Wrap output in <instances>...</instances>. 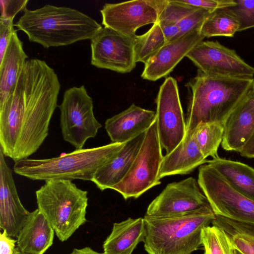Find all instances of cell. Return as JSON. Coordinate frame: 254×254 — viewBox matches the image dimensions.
Here are the masks:
<instances>
[{"mask_svg": "<svg viewBox=\"0 0 254 254\" xmlns=\"http://www.w3.org/2000/svg\"><path fill=\"white\" fill-rule=\"evenodd\" d=\"M156 121L146 131L144 138L129 170L118 184L112 188L125 199L137 198L161 184L158 177L163 158Z\"/></svg>", "mask_w": 254, "mask_h": 254, "instance_id": "7", "label": "cell"}, {"mask_svg": "<svg viewBox=\"0 0 254 254\" xmlns=\"http://www.w3.org/2000/svg\"><path fill=\"white\" fill-rule=\"evenodd\" d=\"M235 254H243L242 253L239 252V251L235 249Z\"/></svg>", "mask_w": 254, "mask_h": 254, "instance_id": "40", "label": "cell"}, {"mask_svg": "<svg viewBox=\"0 0 254 254\" xmlns=\"http://www.w3.org/2000/svg\"><path fill=\"white\" fill-rule=\"evenodd\" d=\"M197 182L215 215L254 223V201L235 190L213 168L207 164L200 166Z\"/></svg>", "mask_w": 254, "mask_h": 254, "instance_id": "9", "label": "cell"}, {"mask_svg": "<svg viewBox=\"0 0 254 254\" xmlns=\"http://www.w3.org/2000/svg\"><path fill=\"white\" fill-rule=\"evenodd\" d=\"M156 104L160 142L168 154L181 142L186 132V123L175 78L168 77L165 79L160 87Z\"/></svg>", "mask_w": 254, "mask_h": 254, "instance_id": "11", "label": "cell"}, {"mask_svg": "<svg viewBox=\"0 0 254 254\" xmlns=\"http://www.w3.org/2000/svg\"><path fill=\"white\" fill-rule=\"evenodd\" d=\"M211 12L205 9L197 8L187 15L179 24V32L176 38L194 29L201 27L203 22Z\"/></svg>", "mask_w": 254, "mask_h": 254, "instance_id": "32", "label": "cell"}, {"mask_svg": "<svg viewBox=\"0 0 254 254\" xmlns=\"http://www.w3.org/2000/svg\"><path fill=\"white\" fill-rule=\"evenodd\" d=\"M61 89L58 76L47 63L27 60L18 79L0 106V149L15 162L28 158L48 135Z\"/></svg>", "mask_w": 254, "mask_h": 254, "instance_id": "1", "label": "cell"}, {"mask_svg": "<svg viewBox=\"0 0 254 254\" xmlns=\"http://www.w3.org/2000/svg\"><path fill=\"white\" fill-rule=\"evenodd\" d=\"M204 254H207L206 252H204Z\"/></svg>", "mask_w": 254, "mask_h": 254, "instance_id": "41", "label": "cell"}, {"mask_svg": "<svg viewBox=\"0 0 254 254\" xmlns=\"http://www.w3.org/2000/svg\"><path fill=\"white\" fill-rule=\"evenodd\" d=\"M224 124L205 123L199 124L193 131L195 142L203 156L213 159L219 158L218 147L222 141Z\"/></svg>", "mask_w": 254, "mask_h": 254, "instance_id": "27", "label": "cell"}, {"mask_svg": "<svg viewBox=\"0 0 254 254\" xmlns=\"http://www.w3.org/2000/svg\"><path fill=\"white\" fill-rule=\"evenodd\" d=\"M200 189L197 181L192 177L169 184L150 203L145 215L173 217L210 206Z\"/></svg>", "mask_w": 254, "mask_h": 254, "instance_id": "14", "label": "cell"}, {"mask_svg": "<svg viewBox=\"0 0 254 254\" xmlns=\"http://www.w3.org/2000/svg\"><path fill=\"white\" fill-rule=\"evenodd\" d=\"M13 20H0V61L2 59L11 36L15 31Z\"/></svg>", "mask_w": 254, "mask_h": 254, "instance_id": "35", "label": "cell"}, {"mask_svg": "<svg viewBox=\"0 0 254 254\" xmlns=\"http://www.w3.org/2000/svg\"><path fill=\"white\" fill-rule=\"evenodd\" d=\"M20 254H23L21 253L20 252Z\"/></svg>", "mask_w": 254, "mask_h": 254, "instance_id": "42", "label": "cell"}, {"mask_svg": "<svg viewBox=\"0 0 254 254\" xmlns=\"http://www.w3.org/2000/svg\"><path fill=\"white\" fill-rule=\"evenodd\" d=\"M13 254H20V251L17 247L14 250Z\"/></svg>", "mask_w": 254, "mask_h": 254, "instance_id": "39", "label": "cell"}, {"mask_svg": "<svg viewBox=\"0 0 254 254\" xmlns=\"http://www.w3.org/2000/svg\"><path fill=\"white\" fill-rule=\"evenodd\" d=\"M145 226L143 218H131L114 223L111 234L104 241V254H131L144 241Z\"/></svg>", "mask_w": 254, "mask_h": 254, "instance_id": "22", "label": "cell"}, {"mask_svg": "<svg viewBox=\"0 0 254 254\" xmlns=\"http://www.w3.org/2000/svg\"><path fill=\"white\" fill-rule=\"evenodd\" d=\"M28 2V0H0V20H13L18 12L27 9Z\"/></svg>", "mask_w": 254, "mask_h": 254, "instance_id": "33", "label": "cell"}, {"mask_svg": "<svg viewBox=\"0 0 254 254\" xmlns=\"http://www.w3.org/2000/svg\"><path fill=\"white\" fill-rule=\"evenodd\" d=\"M200 28H196L167 42L146 64L141 77L156 81L168 75L178 64L199 42L204 39Z\"/></svg>", "mask_w": 254, "mask_h": 254, "instance_id": "16", "label": "cell"}, {"mask_svg": "<svg viewBox=\"0 0 254 254\" xmlns=\"http://www.w3.org/2000/svg\"><path fill=\"white\" fill-rule=\"evenodd\" d=\"M239 28V21L227 7L211 12L203 22L200 28L204 37L215 36L233 37Z\"/></svg>", "mask_w": 254, "mask_h": 254, "instance_id": "26", "label": "cell"}, {"mask_svg": "<svg viewBox=\"0 0 254 254\" xmlns=\"http://www.w3.org/2000/svg\"><path fill=\"white\" fill-rule=\"evenodd\" d=\"M235 4L228 7L237 18L238 32L254 27V0H234Z\"/></svg>", "mask_w": 254, "mask_h": 254, "instance_id": "31", "label": "cell"}, {"mask_svg": "<svg viewBox=\"0 0 254 254\" xmlns=\"http://www.w3.org/2000/svg\"><path fill=\"white\" fill-rule=\"evenodd\" d=\"M215 216L210 206L173 217L144 215V249L148 254H190L202 245V230Z\"/></svg>", "mask_w": 254, "mask_h": 254, "instance_id": "5", "label": "cell"}, {"mask_svg": "<svg viewBox=\"0 0 254 254\" xmlns=\"http://www.w3.org/2000/svg\"><path fill=\"white\" fill-rule=\"evenodd\" d=\"M224 127L222 147L239 152L254 130V86L228 116Z\"/></svg>", "mask_w": 254, "mask_h": 254, "instance_id": "17", "label": "cell"}, {"mask_svg": "<svg viewBox=\"0 0 254 254\" xmlns=\"http://www.w3.org/2000/svg\"><path fill=\"white\" fill-rule=\"evenodd\" d=\"M59 108L63 138L76 149L83 148L102 127L94 116L93 100L84 85L66 90Z\"/></svg>", "mask_w": 254, "mask_h": 254, "instance_id": "8", "label": "cell"}, {"mask_svg": "<svg viewBox=\"0 0 254 254\" xmlns=\"http://www.w3.org/2000/svg\"><path fill=\"white\" fill-rule=\"evenodd\" d=\"M156 119L155 112L132 104L125 110L108 119L105 128L112 143H125L145 132Z\"/></svg>", "mask_w": 254, "mask_h": 254, "instance_id": "18", "label": "cell"}, {"mask_svg": "<svg viewBox=\"0 0 254 254\" xmlns=\"http://www.w3.org/2000/svg\"><path fill=\"white\" fill-rule=\"evenodd\" d=\"M212 224L224 231L235 249L243 254H254V223L215 215Z\"/></svg>", "mask_w": 254, "mask_h": 254, "instance_id": "25", "label": "cell"}, {"mask_svg": "<svg viewBox=\"0 0 254 254\" xmlns=\"http://www.w3.org/2000/svg\"><path fill=\"white\" fill-rule=\"evenodd\" d=\"M168 0H133L105 3L100 10L102 24L125 35L135 38L140 27L157 22Z\"/></svg>", "mask_w": 254, "mask_h": 254, "instance_id": "10", "label": "cell"}, {"mask_svg": "<svg viewBox=\"0 0 254 254\" xmlns=\"http://www.w3.org/2000/svg\"><path fill=\"white\" fill-rule=\"evenodd\" d=\"M38 209L62 242L87 221L88 192L68 180H52L35 192Z\"/></svg>", "mask_w": 254, "mask_h": 254, "instance_id": "6", "label": "cell"}, {"mask_svg": "<svg viewBox=\"0 0 254 254\" xmlns=\"http://www.w3.org/2000/svg\"><path fill=\"white\" fill-rule=\"evenodd\" d=\"M182 3L198 8L213 12L218 9L228 7L235 4L234 0H179Z\"/></svg>", "mask_w": 254, "mask_h": 254, "instance_id": "34", "label": "cell"}, {"mask_svg": "<svg viewBox=\"0 0 254 254\" xmlns=\"http://www.w3.org/2000/svg\"><path fill=\"white\" fill-rule=\"evenodd\" d=\"M196 8L179 0H168L157 20L167 42L176 38L179 32L180 22Z\"/></svg>", "mask_w": 254, "mask_h": 254, "instance_id": "29", "label": "cell"}, {"mask_svg": "<svg viewBox=\"0 0 254 254\" xmlns=\"http://www.w3.org/2000/svg\"><path fill=\"white\" fill-rule=\"evenodd\" d=\"M192 134L186 132L178 146L163 156L158 175L160 180L168 176L190 174L197 167L207 163Z\"/></svg>", "mask_w": 254, "mask_h": 254, "instance_id": "20", "label": "cell"}, {"mask_svg": "<svg viewBox=\"0 0 254 254\" xmlns=\"http://www.w3.org/2000/svg\"><path fill=\"white\" fill-rule=\"evenodd\" d=\"M201 242L207 254H235L229 238L220 227L212 225L203 228Z\"/></svg>", "mask_w": 254, "mask_h": 254, "instance_id": "30", "label": "cell"}, {"mask_svg": "<svg viewBox=\"0 0 254 254\" xmlns=\"http://www.w3.org/2000/svg\"><path fill=\"white\" fill-rule=\"evenodd\" d=\"M70 254H104L98 253L89 247H86L82 249H74Z\"/></svg>", "mask_w": 254, "mask_h": 254, "instance_id": "38", "label": "cell"}, {"mask_svg": "<svg viewBox=\"0 0 254 254\" xmlns=\"http://www.w3.org/2000/svg\"><path fill=\"white\" fill-rule=\"evenodd\" d=\"M238 191L254 201V168L240 162L221 158L207 160Z\"/></svg>", "mask_w": 254, "mask_h": 254, "instance_id": "24", "label": "cell"}, {"mask_svg": "<svg viewBox=\"0 0 254 254\" xmlns=\"http://www.w3.org/2000/svg\"><path fill=\"white\" fill-rule=\"evenodd\" d=\"M189 91L186 132H193L200 123L225 121L254 86V78L197 74L187 83Z\"/></svg>", "mask_w": 254, "mask_h": 254, "instance_id": "2", "label": "cell"}, {"mask_svg": "<svg viewBox=\"0 0 254 254\" xmlns=\"http://www.w3.org/2000/svg\"><path fill=\"white\" fill-rule=\"evenodd\" d=\"M134 38L104 27L91 40V64L97 68L130 72L135 66Z\"/></svg>", "mask_w": 254, "mask_h": 254, "instance_id": "13", "label": "cell"}, {"mask_svg": "<svg viewBox=\"0 0 254 254\" xmlns=\"http://www.w3.org/2000/svg\"><path fill=\"white\" fill-rule=\"evenodd\" d=\"M14 26L24 32L30 42L45 48L91 40L103 28L78 10L49 4L34 10L26 9Z\"/></svg>", "mask_w": 254, "mask_h": 254, "instance_id": "3", "label": "cell"}, {"mask_svg": "<svg viewBox=\"0 0 254 254\" xmlns=\"http://www.w3.org/2000/svg\"><path fill=\"white\" fill-rule=\"evenodd\" d=\"M145 132L127 141L115 156L96 172L92 182L101 190L111 189L123 180L138 154Z\"/></svg>", "mask_w": 254, "mask_h": 254, "instance_id": "19", "label": "cell"}, {"mask_svg": "<svg viewBox=\"0 0 254 254\" xmlns=\"http://www.w3.org/2000/svg\"><path fill=\"white\" fill-rule=\"evenodd\" d=\"M17 240L9 236L5 231L0 234V254H13Z\"/></svg>", "mask_w": 254, "mask_h": 254, "instance_id": "36", "label": "cell"}, {"mask_svg": "<svg viewBox=\"0 0 254 254\" xmlns=\"http://www.w3.org/2000/svg\"><path fill=\"white\" fill-rule=\"evenodd\" d=\"M239 153L243 157L254 158V130L251 136Z\"/></svg>", "mask_w": 254, "mask_h": 254, "instance_id": "37", "label": "cell"}, {"mask_svg": "<svg viewBox=\"0 0 254 254\" xmlns=\"http://www.w3.org/2000/svg\"><path fill=\"white\" fill-rule=\"evenodd\" d=\"M29 212L19 197L12 171L7 164L0 149V227L12 238H17Z\"/></svg>", "mask_w": 254, "mask_h": 254, "instance_id": "15", "label": "cell"}, {"mask_svg": "<svg viewBox=\"0 0 254 254\" xmlns=\"http://www.w3.org/2000/svg\"><path fill=\"white\" fill-rule=\"evenodd\" d=\"M125 143L75 149L48 159L27 158L15 162L13 171L32 180L78 179L92 182L98 169L110 161Z\"/></svg>", "mask_w": 254, "mask_h": 254, "instance_id": "4", "label": "cell"}, {"mask_svg": "<svg viewBox=\"0 0 254 254\" xmlns=\"http://www.w3.org/2000/svg\"><path fill=\"white\" fill-rule=\"evenodd\" d=\"M54 233L37 208L30 212L19 233L16 247L23 254H44L53 245Z\"/></svg>", "mask_w": 254, "mask_h": 254, "instance_id": "21", "label": "cell"}, {"mask_svg": "<svg viewBox=\"0 0 254 254\" xmlns=\"http://www.w3.org/2000/svg\"><path fill=\"white\" fill-rule=\"evenodd\" d=\"M27 58L23 42L15 30L0 61V106L4 103L13 89Z\"/></svg>", "mask_w": 254, "mask_h": 254, "instance_id": "23", "label": "cell"}, {"mask_svg": "<svg viewBox=\"0 0 254 254\" xmlns=\"http://www.w3.org/2000/svg\"><path fill=\"white\" fill-rule=\"evenodd\" d=\"M134 41L135 61L144 64L147 63L167 43L157 22L144 34L136 35Z\"/></svg>", "mask_w": 254, "mask_h": 254, "instance_id": "28", "label": "cell"}, {"mask_svg": "<svg viewBox=\"0 0 254 254\" xmlns=\"http://www.w3.org/2000/svg\"><path fill=\"white\" fill-rule=\"evenodd\" d=\"M198 70L211 75L254 78V67L217 41H201L187 55Z\"/></svg>", "mask_w": 254, "mask_h": 254, "instance_id": "12", "label": "cell"}]
</instances>
